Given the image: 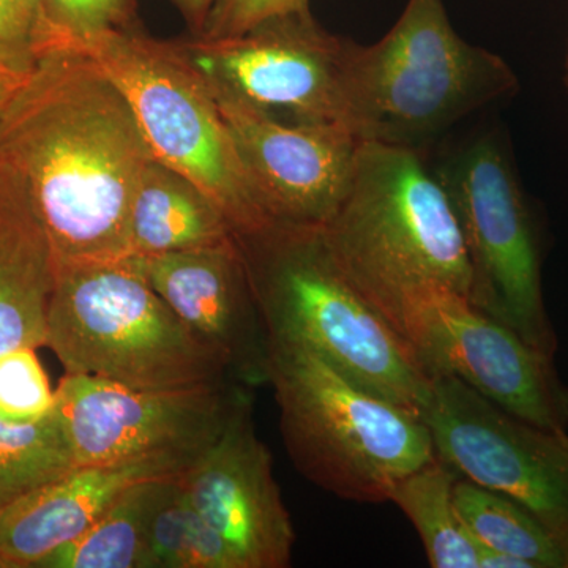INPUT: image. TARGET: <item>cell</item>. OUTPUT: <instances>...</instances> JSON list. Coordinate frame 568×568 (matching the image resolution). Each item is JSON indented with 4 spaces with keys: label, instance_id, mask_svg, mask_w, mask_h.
Listing matches in <instances>:
<instances>
[{
    "label": "cell",
    "instance_id": "d4e9b609",
    "mask_svg": "<svg viewBox=\"0 0 568 568\" xmlns=\"http://www.w3.org/2000/svg\"><path fill=\"white\" fill-rule=\"evenodd\" d=\"M52 39L81 41L125 29L136 0H41Z\"/></svg>",
    "mask_w": 568,
    "mask_h": 568
},
{
    "label": "cell",
    "instance_id": "7a4b0ae2",
    "mask_svg": "<svg viewBox=\"0 0 568 568\" xmlns=\"http://www.w3.org/2000/svg\"><path fill=\"white\" fill-rule=\"evenodd\" d=\"M268 338L320 355L339 375L420 414L432 375L347 278L321 226L234 234Z\"/></svg>",
    "mask_w": 568,
    "mask_h": 568
},
{
    "label": "cell",
    "instance_id": "ffe728a7",
    "mask_svg": "<svg viewBox=\"0 0 568 568\" xmlns=\"http://www.w3.org/2000/svg\"><path fill=\"white\" fill-rule=\"evenodd\" d=\"M458 478L454 467L436 457L403 478L388 500L413 523L435 568H478V547L455 507Z\"/></svg>",
    "mask_w": 568,
    "mask_h": 568
},
{
    "label": "cell",
    "instance_id": "6da1fadb",
    "mask_svg": "<svg viewBox=\"0 0 568 568\" xmlns=\"http://www.w3.org/2000/svg\"><path fill=\"white\" fill-rule=\"evenodd\" d=\"M152 159L121 89L73 41L36 55L0 118V162L31 197L55 268L129 256L133 194Z\"/></svg>",
    "mask_w": 568,
    "mask_h": 568
},
{
    "label": "cell",
    "instance_id": "7c38bea8",
    "mask_svg": "<svg viewBox=\"0 0 568 568\" xmlns=\"http://www.w3.org/2000/svg\"><path fill=\"white\" fill-rule=\"evenodd\" d=\"M250 392L237 383L145 390L67 373L55 390V414L77 467L155 457L197 462Z\"/></svg>",
    "mask_w": 568,
    "mask_h": 568
},
{
    "label": "cell",
    "instance_id": "277c9868",
    "mask_svg": "<svg viewBox=\"0 0 568 568\" xmlns=\"http://www.w3.org/2000/svg\"><path fill=\"white\" fill-rule=\"evenodd\" d=\"M321 230L373 306L425 284L469 298L473 275L457 213L424 152L362 141L345 197Z\"/></svg>",
    "mask_w": 568,
    "mask_h": 568
},
{
    "label": "cell",
    "instance_id": "ba28073f",
    "mask_svg": "<svg viewBox=\"0 0 568 568\" xmlns=\"http://www.w3.org/2000/svg\"><path fill=\"white\" fill-rule=\"evenodd\" d=\"M454 205L467 257L469 301L555 357L558 338L541 283L536 219L499 133H476L433 164Z\"/></svg>",
    "mask_w": 568,
    "mask_h": 568
},
{
    "label": "cell",
    "instance_id": "4316f807",
    "mask_svg": "<svg viewBox=\"0 0 568 568\" xmlns=\"http://www.w3.org/2000/svg\"><path fill=\"white\" fill-rule=\"evenodd\" d=\"M310 0H213L197 31L201 39H226L284 14L308 10Z\"/></svg>",
    "mask_w": 568,
    "mask_h": 568
},
{
    "label": "cell",
    "instance_id": "44dd1931",
    "mask_svg": "<svg viewBox=\"0 0 568 568\" xmlns=\"http://www.w3.org/2000/svg\"><path fill=\"white\" fill-rule=\"evenodd\" d=\"M455 507L477 547L525 560L530 568H568V558L555 537L525 507L510 497L459 477Z\"/></svg>",
    "mask_w": 568,
    "mask_h": 568
},
{
    "label": "cell",
    "instance_id": "30bf717a",
    "mask_svg": "<svg viewBox=\"0 0 568 568\" xmlns=\"http://www.w3.org/2000/svg\"><path fill=\"white\" fill-rule=\"evenodd\" d=\"M171 47L209 84L276 121L353 132L351 67L357 43L325 31L310 10L241 36L196 37Z\"/></svg>",
    "mask_w": 568,
    "mask_h": 568
},
{
    "label": "cell",
    "instance_id": "d6986e66",
    "mask_svg": "<svg viewBox=\"0 0 568 568\" xmlns=\"http://www.w3.org/2000/svg\"><path fill=\"white\" fill-rule=\"evenodd\" d=\"M173 478L134 485L91 528L55 548L36 567L149 568V523Z\"/></svg>",
    "mask_w": 568,
    "mask_h": 568
},
{
    "label": "cell",
    "instance_id": "5b68a950",
    "mask_svg": "<svg viewBox=\"0 0 568 568\" xmlns=\"http://www.w3.org/2000/svg\"><path fill=\"white\" fill-rule=\"evenodd\" d=\"M47 346L69 375L145 390L235 383L145 278L136 257L55 268Z\"/></svg>",
    "mask_w": 568,
    "mask_h": 568
},
{
    "label": "cell",
    "instance_id": "f1b7e54d",
    "mask_svg": "<svg viewBox=\"0 0 568 568\" xmlns=\"http://www.w3.org/2000/svg\"><path fill=\"white\" fill-rule=\"evenodd\" d=\"M478 568H530V566L525 560L506 552L478 547Z\"/></svg>",
    "mask_w": 568,
    "mask_h": 568
},
{
    "label": "cell",
    "instance_id": "3957f363",
    "mask_svg": "<svg viewBox=\"0 0 568 568\" xmlns=\"http://www.w3.org/2000/svg\"><path fill=\"white\" fill-rule=\"evenodd\" d=\"M267 342L280 432L306 480L339 499L383 504L437 457L420 414L357 386L304 346Z\"/></svg>",
    "mask_w": 568,
    "mask_h": 568
},
{
    "label": "cell",
    "instance_id": "9c48e42d",
    "mask_svg": "<svg viewBox=\"0 0 568 568\" xmlns=\"http://www.w3.org/2000/svg\"><path fill=\"white\" fill-rule=\"evenodd\" d=\"M429 375L457 377L523 420L568 429V386L555 357L448 287L425 284L375 305Z\"/></svg>",
    "mask_w": 568,
    "mask_h": 568
},
{
    "label": "cell",
    "instance_id": "ac0fdd59",
    "mask_svg": "<svg viewBox=\"0 0 568 568\" xmlns=\"http://www.w3.org/2000/svg\"><path fill=\"white\" fill-rule=\"evenodd\" d=\"M233 237V224L196 183L159 160L145 164L130 209L129 256L205 248Z\"/></svg>",
    "mask_w": 568,
    "mask_h": 568
},
{
    "label": "cell",
    "instance_id": "603a6c76",
    "mask_svg": "<svg viewBox=\"0 0 568 568\" xmlns=\"http://www.w3.org/2000/svg\"><path fill=\"white\" fill-rule=\"evenodd\" d=\"M77 467L55 409L33 424L0 420V510Z\"/></svg>",
    "mask_w": 568,
    "mask_h": 568
},
{
    "label": "cell",
    "instance_id": "cb8c5ba5",
    "mask_svg": "<svg viewBox=\"0 0 568 568\" xmlns=\"http://www.w3.org/2000/svg\"><path fill=\"white\" fill-rule=\"evenodd\" d=\"M55 392L33 347H17L0 355V420L24 425L50 416Z\"/></svg>",
    "mask_w": 568,
    "mask_h": 568
},
{
    "label": "cell",
    "instance_id": "52a82bcc",
    "mask_svg": "<svg viewBox=\"0 0 568 568\" xmlns=\"http://www.w3.org/2000/svg\"><path fill=\"white\" fill-rule=\"evenodd\" d=\"M73 43L121 89L153 159L211 196L233 224L234 234L272 223L257 204L207 84L171 43L126 28Z\"/></svg>",
    "mask_w": 568,
    "mask_h": 568
},
{
    "label": "cell",
    "instance_id": "e0dca14e",
    "mask_svg": "<svg viewBox=\"0 0 568 568\" xmlns=\"http://www.w3.org/2000/svg\"><path fill=\"white\" fill-rule=\"evenodd\" d=\"M54 282V256L31 197L0 162V355L47 346Z\"/></svg>",
    "mask_w": 568,
    "mask_h": 568
},
{
    "label": "cell",
    "instance_id": "1f68e13d",
    "mask_svg": "<svg viewBox=\"0 0 568 568\" xmlns=\"http://www.w3.org/2000/svg\"><path fill=\"white\" fill-rule=\"evenodd\" d=\"M0 58L2 59H7V61H11V59L9 58V55L6 54V52H3L2 48H0ZM11 62H14V61H11ZM18 63V62H17ZM21 65V63H20ZM24 67H29V65H24Z\"/></svg>",
    "mask_w": 568,
    "mask_h": 568
},
{
    "label": "cell",
    "instance_id": "5bb4252c",
    "mask_svg": "<svg viewBox=\"0 0 568 568\" xmlns=\"http://www.w3.org/2000/svg\"><path fill=\"white\" fill-rule=\"evenodd\" d=\"M201 517L230 545L239 568H287L295 532L274 477L272 455L246 394L222 436L181 477Z\"/></svg>",
    "mask_w": 568,
    "mask_h": 568
},
{
    "label": "cell",
    "instance_id": "4dcf8cb0",
    "mask_svg": "<svg viewBox=\"0 0 568 568\" xmlns=\"http://www.w3.org/2000/svg\"><path fill=\"white\" fill-rule=\"evenodd\" d=\"M566 73H564V84H566V91L568 97V48H567V54H566Z\"/></svg>",
    "mask_w": 568,
    "mask_h": 568
},
{
    "label": "cell",
    "instance_id": "8992f818",
    "mask_svg": "<svg viewBox=\"0 0 568 568\" xmlns=\"http://www.w3.org/2000/svg\"><path fill=\"white\" fill-rule=\"evenodd\" d=\"M518 84L500 55L458 36L443 0H409L383 39L355 48L353 132L362 141L426 153L452 126Z\"/></svg>",
    "mask_w": 568,
    "mask_h": 568
},
{
    "label": "cell",
    "instance_id": "9a60e30c",
    "mask_svg": "<svg viewBox=\"0 0 568 568\" xmlns=\"http://www.w3.org/2000/svg\"><path fill=\"white\" fill-rule=\"evenodd\" d=\"M136 260L153 290L220 355L235 383L267 386V332L235 235L215 246Z\"/></svg>",
    "mask_w": 568,
    "mask_h": 568
},
{
    "label": "cell",
    "instance_id": "f546056e",
    "mask_svg": "<svg viewBox=\"0 0 568 568\" xmlns=\"http://www.w3.org/2000/svg\"><path fill=\"white\" fill-rule=\"evenodd\" d=\"M212 2L213 0H175L179 9L192 21V24L197 31H200L201 26H203L205 14H207L209 9H211Z\"/></svg>",
    "mask_w": 568,
    "mask_h": 568
},
{
    "label": "cell",
    "instance_id": "484cf974",
    "mask_svg": "<svg viewBox=\"0 0 568 568\" xmlns=\"http://www.w3.org/2000/svg\"><path fill=\"white\" fill-rule=\"evenodd\" d=\"M52 33L41 0H0V48L21 65H31Z\"/></svg>",
    "mask_w": 568,
    "mask_h": 568
},
{
    "label": "cell",
    "instance_id": "2e32d148",
    "mask_svg": "<svg viewBox=\"0 0 568 568\" xmlns=\"http://www.w3.org/2000/svg\"><path fill=\"white\" fill-rule=\"evenodd\" d=\"M194 463L196 459L155 457L74 467L0 510V567H36L44 556L91 528L134 485L183 476Z\"/></svg>",
    "mask_w": 568,
    "mask_h": 568
},
{
    "label": "cell",
    "instance_id": "83f0119b",
    "mask_svg": "<svg viewBox=\"0 0 568 568\" xmlns=\"http://www.w3.org/2000/svg\"><path fill=\"white\" fill-rule=\"evenodd\" d=\"M29 67L0 58V118H2L7 104L10 103L11 97L20 88L21 81L24 80Z\"/></svg>",
    "mask_w": 568,
    "mask_h": 568
},
{
    "label": "cell",
    "instance_id": "7402d4cb",
    "mask_svg": "<svg viewBox=\"0 0 568 568\" xmlns=\"http://www.w3.org/2000/svg\"><path fill=\"white\" fill-rule=\"evenodd\" d=\"M181 477L170 481L149 523V568H239L230 545L186 496Z\"/></svg>",
    "mask_w": 568,
    "mask_h": 568
},
{
    "label": "cell",
    "instance_id": "8fae6325",
    "mask_svg": "<svg viewBox=\"0 0 568 568\" xmlns=\"http://www.w3.org/2000/svg\"><path fill=\"white\" fill-rule=\"evenodd\" d=\"M420 417L437 457L525 507L568 558L567 432L523 420L447 375H432Z\"/></svg>",
    "mask_w": 568,
    "mask_h": 568
},
{
    "label": "cell",
    "instance_id": "4fadbf2b",
    "mask_svg": "<svg viewBox=\"0 0 568 568\" xmlns=\"http://www.w3.org/2000/svg\"><path fill=\"white\" fill-rule=\"evenodd\" d=\"M207 84L257 204L272 223L324 226L349 186L361 138L276 121Z\"/></svg>",
    "mask_w": 568,
    "mask_h": 568
}]
</instances>
